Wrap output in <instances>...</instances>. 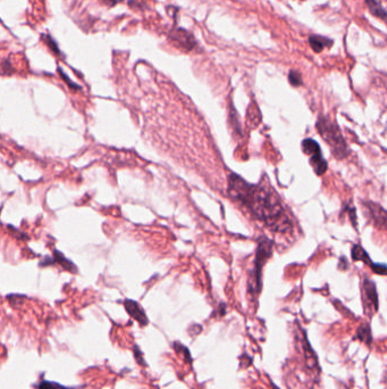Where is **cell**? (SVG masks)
<instances>
[{
  "label": "cell",
  "mask_w": 387,
  "mask_h": 389,
  "mask_svg": "<svg viewBox=\"0 0 387 389\" xmlns=\"http://www.w3.org/2000/svg\"><path fill=\"white\" fill-rule=\"evenodd\" d=\"M38 389H70V388H65L63 387V386H60L59 384H56V382L43 380L39 384Z\"/></svg>",
  "instance_id": "cell-18"
},
{
  "label": "cell",
  "mask_w": 387,
  "mask_h": 389,
  "mask_svg": "<svg viewBox=\"0 0 387 389\" xmlns=\"http://www.w3.org/2000/svg\"><path fill=\"white\" fill-rule=\"evenodd\" d=\"M301 146H302V150H303V153L309 155V156H311V155H314V154L320 153L321 151L319 144L317 143V141H315L314 139H311V138H308V139H304L303 141H302Z\"/></svg>",
  "instance_id": "cell-12"
},
{
  "label": "cell",
  "mask_w": 387,
  "mask_h": 389,
  "mask_svg": "<svg viewBox=\"0 0 387 389\" xmlns=\"http://www.w3.org/2000/svg\"><path fill=\"white\" fill-rule=\"evenodd\" d=\"M0 73L1 74H9L12 73V65L8 62L2 63V65L0 66Z\"/></svg>",
  "instance_id": "cell-21"
},
{
  "label": "cell",
  "mask_w": 387,
  "mask_h": 389,
  "mask_svg": "<svg viewBox=\"0 0 387 389\" xmlns=\"http://www.w3.org/2000/svg\"><path fill=\"white\" fill-rule=\"evenodd\" d=\"M58 73H59V75L62 76V79L65 81L67 86H69L70 89H72L74 91H80L81 89H82V88H81V86H79V84L75 83V82H73V81L69 77V75H67L66 73H64V71L62 70V67H58Z\"/></svg>",
  "instance_id": "cell-16"
},
{
  "label": "cell",
  "mask_w": 387,
  "mask_h": 389,
  "mask_svg": "<svg viewBox=\"0 0 387 389\" xmlns=\"http://www.w3.org/2000/svg\"><path fill=\"white\" fill-rule=\"evenodd\" d=\"M316 127H317L318 132L322 139L332 148V154L337 160H342V158L348 156V146H346L344 138H343L341 131H339L337 124L335 122L331 121L325 116H320L318 118Z\"/></svg>",
  "instance_id": "cell-2"
},
{
  "label": "cell",
  "mask_w": 387,
  "mask_h": 389,
  "mask_svg": "<svg viewBox=\"0 0 387 389\" xmlns=\"http://www.w3.org/2000/svg\"><path fill=\"white\" fill-rule=\"evenodd\" d=\"M229 194L274 232L284 233L292 230L290 219L270 184L250 185L240 175L232 173L229 177Z\"/></svg>",
  "instance_id": "cell-1"
},
{
  "label": "cell",
  "mask_w": 387,
  "mask_h": 389,
  "mask_svg": "<svg viewBox=\"0 0 387 389\" xmlns=\"http://www.w3.org/2000/svg\"><path fill=\"white\" fill-rule=\"evenodd\" d=\"M352 259H354V261H361L363 263H366V264H371L372 263L368 255V253H367L366 250L362 248V246H360V245L353 246Z\"/></svg>",
  "instance_id": "cell-13"
},
{
  "label": "cell",
  "mask_w": 387,
  "mask_h": 389,
  "mask_svg": "<svg viewBox=\"0 0 387 389\" xmlns=\"http://www.w3.org/2000/svg\"><path fill=\"white\" fill-rule=\"evenodd\" d=\"M100 1H103L104 4H106L107 6H110V7H113V6L118 4L120 1H122V0H100Z\"/></svg>",
  "instance_id": "cell-24"
},
{
  "label": "cell",
  "mask_w": 387,
  "mask_h": 389,
  "mask_svg": "<svg viewBox=\"0 0 387 389\" xmlns=\"http://www.w3.org/2000/svg\"><path fill=\"white\" fill-rule=\"evenodd\" d=\"M168 39L172 43H174L175 47L186 53L193 52L198 47V41L193 33L179 26H174L171 30V32L168 33Z\"/></svg>",
  "instance_id": "cell-4"
},
{
  "label": "cell",
  "mask_w": 387,
  "mask_h": 389,
  "mask_svg": "<svg viewBox=\"0 0 387 389\" xmlns=\"http://www.w3.org/2000/svg\"><path fill=\"white\" fill-rule=\"evenodd\" d=\"M371 270L377 275H380V276H386V272H387V268H386V264H384V263H371Z\"/></svg>",
  "instance_id": "cell-19"
},
{
  "label": "cell",
  "mask_w": 387,
  "mask_h": 389,
  "mask_svg": "<svg viewBox=\"0 0 387 389\" xmlns=\"http://www.w3.org/2000/svg\"><path fill=\"white\" fill-rule=\"evenodd\" d=\"M363 287H365V293L367 298H368L370 305L373 306V311H376L378 309V297H377V292H376V286L371 280L366 279L365 283H363Z\"/></svg>",
  "instance_id": "cell-10"
},
{
  "label": "cell",
  "mask_w": 387,
  "mask_h": 389,
  "mask_svg": "<svg viewBox=\"0 0 387 389\" xmlns=\"http://www.w3.org/2000/svg\"><path fill=\"white\" fill-rule=\"evenodd\" d=\"M358 336L361 340L366 341V343H369L371 340V333H370V329L367 326L360 327V329L358 331Z\"/></svg>",
  "instance_id": "cell-17"
},
{
  "label": "cell",
  "mask_w": 387,
  "mask_h": 389,
  "mask_svg": "<svg viewBox=\"0 0 387 389\" xmlns=\"http://www.w3.org/2000/svg\"><path fill=\"white\" fill-rule=\"evenodd\" d=\"M271 254H273V241L267 237H260L258 241L253 270L251 271L249 280V292L252 295H257L261 290V272Z\"/></svg>",
  "instance_id": "cell-3"
},
{
  "label": "cell",
  "mask_w": 387,
  "mask_h": 389,
  "mask_svg": "<svg viewBox=\"0 0 387 389\" xmlns=\"http://www.w3.org/2000/svg\"><path fill=\"white\" fill-rule=\"evenodd\" d=\"M288 81H290L291 86L293 87H301L303 84V80H302V75L299 71L291 70L288 73Z\"/></svg>",
  "instance_id": "cell-14"
},
{
  "label": "cell",
  "mask_w": 387,
  "mask_h": 389,
  "mask_svg": "<svg viewBox=\"0 0 387 389\" xmlns=\"http://www.w3.org/2000/svg\"><path fill=\"white\" fill-rule=\"evenodd\" d=\"M42 39L45 40L46 45L48 46L50 49H52V52L55 54V55H60V54H62V53H60V49H59L58 45H57V42L55 41V39H53L49 35H43Z\"/></svg>",
  "instance_id": "cell-15"
},
{
  "label": "cell",
  "mask_w": 387,
  "mask_h": 389,
  "mask_svg": "<svg viewBox=\"0 0 387 389\" xmlns=\"http://www.w3.org/2000/svg\"><path fill=\"white\" fill-rule=\"evenodd\" d=\"M310 164H311L312 168H314V171L316 172V174L319 175V177H320V175H322L326 171H327V167H328L327 161H326L325 157L322 156L321 151H320V153L311 155V156H310Z\"/></svg>",
  "instance_id": "cell-9"
},
{
  "label": "cell",
  "mask_w": 387,
  "mask_h": 389,
  "mask_svg": "<svg viewBox=\"0 0 387 389\" xmlns=\"http://www.w3.org/2000/svg\"><path fill=\"white\" fill-rule=\"evenodd\" d=\"M308 41L309 45L311 47V49L317 54L321 53L324 49L332 48L333 45H334V40L319 35H311L309 37Z\"/></svg>",
  "instance_id": "cell-6"
},
{
  "label": "cell",
  "mask_w": 387,
  "mask_h": 389,
  "mask_svg": "<svg viewBox=\"0 0 387 389\" xmlns=\"http://www.w3.org/2000/svg\"><path fill=\"white\" fill-rule=\"evenodd\" d=\"M367 6H368L369 12L371 13V15L375 16V18L382 19V21H385L387 13L385 11V8L383 7L382 2L377 1V0H365Z\"/></svg>",
  "instance_id": "cell-11"
},
{
  "label": "cell",
  "mask_w": 387,
  "mask_h": 389,
  "mask_svg": "<svg viewBox=\"0 0 387 389\" xmlns=\"http://www.w3.org/2000/svg\"><path fill=\"white\" fill-rule=\"evenodd\" d=\"M25 296H22V295H11V296H8L7 298H8V300L9 302H11V304L12 305H16V304H21L22 303V299L21 298H24Z\"/></svg>",
  "instance_id": "cell-20"
},
{
  "label": "cell",
  "mask_w": 387,
  "mask_h": 389,
  "mask_svg": "<svg viewBox=\"0 0 387 389\" xmlns=\"http://www.w3.org/2000/svg\"><path fill=\"white\" fill-rule=\"evenodd\" d=\"M367 208H368V213H372L375 219H373V222L376 223V225H378L379 228H385L386 224V213L385 209H384L380 205L372 204V203H367L366 204Z\"/></svg>",
  "instance_id": "cell-7"
},
{
  "label": "cell",
  "mask_w": 387,
  "mask_h": 389,
  "mask_svg": "<svg viewBox=\"0 0 387 389\" xmlns=\"http://www.w3.org/2000/svg\"><path fill=\"white\" fill-rule=\"evenodd\" d=\"M134 353H135V358H137V361L139 362V363L144 364V361L141 358V352L139 351V348L137 346L134 347Z\"/></svg>",
  "instance_id": "cell-23"
},
{
  "label": "cell",
  "mask_w": 387,
  "mask_h": 389,
  "mask_svg": "<svg viewBox=\"0 0 387 389\" xmlns=\"http://www.w3.org/2000/svg\"><path fill=\"white\" fill-rule=\"evenodd\" d=\"M53 264H55V263H53V257H45V259L40 262V266H50Z\"/></svg>",
  "instance_id": "cell-22"
},
{
  "label": "cell",
  "mask_w": 387,
  "mask_h": 389,
  "mask_svg": "<svg viewBox=\"0 0 387 389\" xmlns=\"http://www.w3.org/2000/svg\"><path fill=\"white\" fill-rule=\"evenodd\" d=\"M53 263L55 264H58L60 265V268H63L64 270H66V271L69 272H77V269H76V265L74 264L72 261H70L67 257H65V255L62 252H59V250L55 249L53 253Z\"/></svg>",
  "instance_id": "cell-8"
},
{
  "label": "cell",
  "mask_w": 387,
  "mask_h": 389,
  "mask_svg": "<svg viewBox=\"0 0 387 389\" xmlns=\"http://www.w3.org/2000/svg\"><path fill=\"white\" fill-rule=\"evenodd\" d=\"M124 307H125V310H126V312L130 314V315L133 317L134 320H137L142 327L147 326V324L149 323L147 314H145L143 309H142V307L140 306V304H139L138 302H135V300H132V299H125Z\"/></svg>",
  "instance_id": "cell-5"
}]
</instances>
